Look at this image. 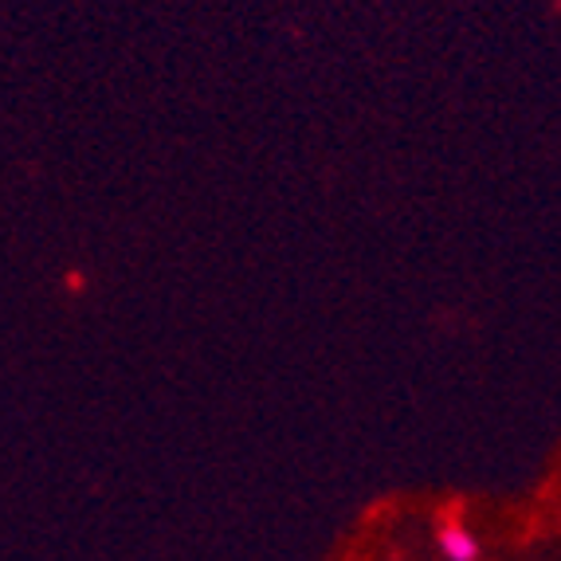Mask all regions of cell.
Segmentation results:
<instances>
[{"label":"cell","mask_w":561,"mask_h":561,"mask_svg":"<svg viewBox=\"0 0 561 561\" xmlns=\"http://www.w3.org/2000/svg\"><path fill=\"white\" fill-rule=\"evenodd\" d=\"M440 553L448 561H479V542L476 534L468 530V526L459 523H448L440 530Z\"/></svg>","instance_id":"obj_1"}]
</instances>
